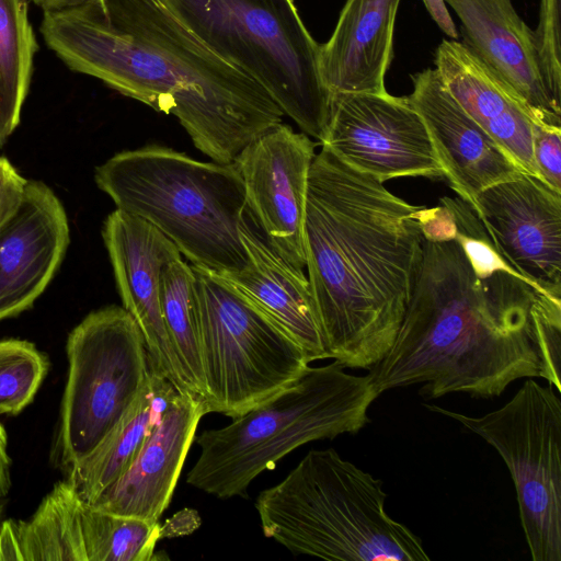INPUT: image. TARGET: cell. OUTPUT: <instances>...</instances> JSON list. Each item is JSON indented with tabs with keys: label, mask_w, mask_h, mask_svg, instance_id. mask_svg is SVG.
Listing matches in <instances>:
<instances>
[{
	"label": "cell",
	"mask_w": 561,
	"mask_h": 561,
	"mask_svg": "<svg viewBox=\"0 0 561 561\" xmlns=\"http://www.w3.org/2000/svg\"><path fill=\"white\" fill-rule=\"evenodd\" d=\"M102 237L123 307L144 334L151 370L179 391L191 393L160 306L161 275L171 262L182 257L179 249L146 220L117 208L105 219Z\"/></svg>",
	"instance_id": "14"
},
{
	"label": "cell",
	"mask_w": 561,
	"mask_h": 561,
	"mask_svg": "<svg viewBox=\"0 0 561 561\" xmlns=\"http://www.w3.org/2000/svg\"><path fill=\"white\" fill-rule=\"evenodd\" d=\"M534 36L545 87L552 100L561 105L560 0H540L539 22Z\"/></svg>",
	"instance_id": "30"
},
{
	"label": "cell",
	"mask_w": 561,
	"mask_h": 561,
	"mask_svg": "<svg viewBox=\"0 0 561 561\" xmlns=\"http://www.w3.org/2000/svg\"><path fill=\"white\" fill-rule=\"evenodd\" d=\"M460 21L462 45L508 83L528 105L534 122L561 129V105L540 75L534 30L512 0H444Z\"/></svg>",
	"instance_id": "18"
},
{
	"label": "cell",
	"mask_w": 561,
	"mask_h": 561,
	"mask_svg": "<svg viewBox=\"0 0 561 561\" xmlns=\"http://www.w3.org/2000/svg\"><path fill=\"white\" fill-rule=\"evenodd\" d=\"M81 505L67 479L54 485L30 519L14 522L22 561H87Z\"/></svg>",
	"instance_id": "23"
},
{
	"label": "cell",
	"mask_w": 561,
	"mask_h": 561,
	"mask_svg": "<svg viewBox=\"0 0 561 561\" xmlns=\"http://www.w3.org/2000/svg\"><path fill=\"white\" fill-rule=\"evenodd\" d=\"M205 414L201 398L178 390L127 470L90 505L158 522L170 504Z\"/></svg>",
	"instance_id": "17"
},
{
	"label": "cell",
	"mask_w": 561,
	"mask_h": 561,
	"mask_svg": "<svg viewBox=\"0 0 561 561\" xmlns=\"http://www.w3.org/2000/svg\"><path fill=\"white\" fill-rule=\"evenodd\" d=\"M439 202L449 210L456 229L454 239L460 244L478 276L485 277L495 271L503 270L520 278L500 256L469 204L460 197L446 196Z\"/></svg>",
	"instance_id": "28"
},
{
	"label": "cell",
	"mask_w": 561,
	"mask_h": 561,
	"mask_svg": "<svg viewBox=\"0 0 561 561\" xmlns=\"http://www.w3.org/2000/svg\"><path fill=\"white\" fill-rule=\"evenodd\" d=\"M434 64L465 112L524 173L539 178L533 151L535 122L522 96L456 39H442Z\"/></svg>",
	"instance_id": "19"
},
{
	"label": "cell",
	"mask_w": 561,
	"mask_h": 561,
	"mask_svg": "<svg viewBox=\"0 0 561 561\" xmlns=\"http://www.w3.org/2000/svg\"><path fill=\"white\" fill-rule=\"evenodd\" d=\"M39 31L69 69L175 116L215 162H233L284 116L261 85L215 55L162 0H89L44 11Z\"/></svg>",
	"instance_id": "1"
},
{
	"label": "cell",
	"mask_w": 561,
	"mask_h": 561,
	"mask_svg": "<svg viewBox=\"0 0 561 561\" xmlns=\"http://www.w3.org/2000/svg\"><path fill=\"white\" fill-rule=\"evenodd\" d=\"M321 145L348 167L381 182L444 176L425 124L408 96L331 94Z\"/></svg>",
	"instance_id": "11"
},
{
	"label": "cell",
	"mask_w": 561,
	"mask_h": 561,
	"mask_svg": "<svg viewBox=\"0 0 561 561\" xmlns=\"http://www.w3.org/2000/svg\"><path fill=\"white\" fill-rule=\"evenodd\" d=\"M94 180L117 209L157 228L192 266L216 275L247 266L240 237L245 192L233 162L147 146L114 154L95 168Z\"/></svg>",
	"instance_id": "4"
},
{
	"label": "cell",
	"mask_w": 561,
	"mask_h": 561,
	"mask_svg": "<svg viewBox=\"0 0 561 561\" xmlns=\"http://www.w3.org/2000/svg\"><path fill=\"white\" fill-rule=\"evenodd\" d=\"M22 561L18 539L14 530V520L8 519L0 525V561Z\"/></svg>",
	"instance_id": "36"
},
{
	"label": "cell",
	"mask_w": 561,
	"mask_h": 561,
	"mask_svg": "<svg viewBox=\"0 0 561 561\" xmlns=\"http://www.w3.org/2000/svg\"><path fill=\"white\" fill-rule=\"evenodd\" d=\"M400 2L346 0L331 37L320 45V73L331 94L387 92Z\"/></svg>",
	"instance_id": "21"
},
{
	"label": "cell",
	"mask_w": 561,
	"mask_h": 561,
	"mask_svg": "<svg viewBox=\"0 0 561 561\" xmlns=\"http://www.w3.org/2000/svg\"><path fill=\"white\" fill-rule=\"evenodd\" d=\"M423 207L323 148L305 213L308 280L329 358L369 369L390 350L422 267Z\"/></svg>",
	"instance_id": "2"
},
{
	"label": "cell",
	"mask_w": 561,
	"mask_h": 561,
	"mask_svg": "<svg viewBox=\"0 0 561 561\" xmlns=\"http://www.w3.org/2000/svg\"><path fill=\"white\" fill-rule=\"evenodd\" d=\"M27 181L7 158L0 156V228L19 209Z\"/></svg>",
	"instance_id": "32"
},
{
	"label": "cell",
	"mask_w": 561,
	"mask_h": 561,
	"mask_svg": "<svg viewBox=\"0 0 561 561\" xmlns=\"http://www.w3.org/2000/svg\"><path fill=\"white\" fill-rule=\"evenodd\" d=\"M382 481L333 449H312L255 501L265 537L295 554L428 561L422 539L386 512Z\"/></svg>",
	"instance_id": "5"
},
{
	"label": "cell",
	"mask_w": 561,
	"mask_h": 561,
	"mask_svg": "<svg viewBox=\"0 0 561 561\" xmlns=\"http://www.w3.org/2000/svg\"><path fill=\"white\" fill-rule=\"evenodd\" d=\"M81 528L87 561H150L162 539L158 522L110 513L83 502Z\"/></svg>",
	"instance_id": "25"
},
{
	"label": "cell",
	"mask_w": 561,
	"mask_h": 561,
	"mask_svg": "<svg viewBox=\"0 0 561 561\" xmlns=\"http://www.w3.org/2000/svg\"><path fill=\"white\" fill-rule=\"evenodd\" d=\"M379 396L369 375H351L335 359L309 366L295 383L227 426L199 434L201 454L186 482L218 499L248 497L251 482L291 450L359 432Z\"/></svg>",
	"instance_id": "6"
},
{
	"label": "cell",
	"mask_w": 561,
	"mask_h": 561,
	"mask_svg": "<svg viewBox=\"0 0 561 561\" xmlns=\"http://www.w3.org/2000/svg\"><path fill=\"white\" fill-rule=\"evenodd\" d=\"M176 391L168 379L150 371L144 389L116 425L68 470V480L83 503H94L127 470Z\"/></svg>",
	"instance_id": "22"
},
{
	"label": "cell",
	"mask_w": 561,
	"mask_h": 561,
	"mask_svg": "<svg viewBox=\"0 0 561 561\" xmlns=\"http://www.w3.org/2000/svg\"><path fill=\"white\" fill-rule=\"evenodd\" d=\"M437 26L450 38L458 39V31L444 0H422Z\"/></svg>",
	"instance_id": "35"
},
{
	"label": "cell",
	"mask_w": 561,
	"mask_h": 561,
	"mask_svg": "<svg viewBox=\"0 0 561 561\" xmlns=\"http://www.w3.org/2000/svg\"><path fill=\"white\" fill-rule=\"evenodd\" d=\"M533 151L539 179L561 193V129L535 124Z\"/></svg>",
	"instance_id": "31"
},
{
	"label": "cell",
	"mask_w": 561,
	"mask_h": 561,
	"mask_svg": "<svg viewBox=\"0 0 561 561\" xmlns=\"http://www.w3.org/2000/svg\"><path fill=\"white\" fill-rule=\"evenodd\" d=\"M314 144L280 122L236 157L245 209L268 244L297 268L306 267L305 213Z\"/></svg>",
	"instance_id": "12"
},
{
	"label": "cell",
	"mask_w": 561,
	"mask_h": 561,
	"mask_svg": "<svg viewBox=\"0 0 561 561\" xmlns=\"http://www.w3.org/2000/svg\"><path fill=\"white\" fill-rule=\"evenodd\" d=\"M10 480V457L8 454V437L3 425L0 423V503L9 494Z\"/></svg>",
	"instance_id": "37"
},
{
	"label": "cell",
	"mask_w": 561,
	"mask_h": 561,
	"mask_svg": "<svg viewBox=\"0 0 561 561\" xmlns=\"http://www.w3.org/2000/svg\"><path fill=\"white\" fill-rule=\"evenodd\" d=\"M2 515V503H0V517Z\"/></svg>",
	"instance_id": "39"
},
{
	"label": "cell",
	"mask_w": 561,
	"mask_h": 561,
	"mask_svg": "<svg viewBox=\"0 0 561 561\" xmlns=\"http://www.w3.org/2000/svg\"><path fill=\"white\" fill-rule=\"evenodd\" d=\"M70 242L65 208L41 181H27L15 214L0 228V321L28 309L58 270Z\"/></svg>",
	"instance_id": "15"
},
{
	"label": "cell",
	"mask_w": 561,
	"mask_h": 561,
	"mask_svg": "<svg viewBox=\"0 0 561 561\" xmlns=\"http://www.w3.org/2000/svg\"><path fill=\"white\" fill-rule=\"evenodd\" d=\"M199 525L198 514L193 510H183L161 526V538L191 534Z\"/></svg>",
	"instance_id": "33"
},
{
	"label": "cell",
	"mask_w": 561,
	"mask_h": 561,
	"mask_svg": "<svg viewBox=\"0 0 561 561\" xmlns=\"http://www.w3.org/2000/svg\"><path fill=\"white\" fill-rule=\"evenodd\" d=\"M194 268L206 412L236 419L295 383L309 367L301 346L222 277Z\"/></svg>",
	"instance_id": "8"
},
{
	"label": "cell",
	"mask_w": 561,
	"mask_h": 561,
	"mask_svg": "<svg viewBox=\"0 0 561 561\" xmlns=\"http://www.w3.org/2000/svg\"><path fill=\"white\" fill-rule=\"evenodd\" d=\"M412 82L409 101L425 124L444 176L472 209L486 187L523 172L451 96L436 69L414 73Z\"/></svg>",
	"instance_id": "16"
},
{
	"label": "cell",
	"mask_w": 561,
	"mask_h": 561,
	"mask_svg": "<svg viewBox=\"0 0 561 561\" xmlns=\"http://www.w3.org/2000/svg\"><path fill=\"white\" fill-rule=\"evenodd\" d=\"M44 11L60 10L84 3L89 0H32Z\"/></svg>",
	"instance_id": "38"
},
{
	"label": "cell",
	"mask_w": 561,
	"mask_h": 561,
	"mask_svg": "<svg viewBox=\"0 0 561 561\" xmlns=\"http://www.w3.org/2000/svg\"><path fill=\"white\" fill-rule=\"evenodd\" d=\"M160 306L170 343L188 390L204 402L196 275L192 265L182 257L171 262L161 275Z\"/></svg>",
	"instance_id": "24"
},
{
	"label": "cell",
	"mask_w": 561,
	"mask_h": 561,
	"mask_svg": "<svg viewBox=\"0 0 561 561\" xmlns=\"http://www.w3.org/2000/svg\"><path fill=\"white\" fill-rule=\"evenodd\" d=\"M21 112L11 103L0 80V149L18 127Z\"/></svg>",
	"instance_id": "34"
},
{
	"label": "cell",
	"mask_w": 561,
	"mask_h": 561,
	"mask_svg": "<svg viewBox=\"0 0 561 561\" xmlns=\"http://www.w3.org/2000/svg\"><path fill=\"white\" fill-rule=\"evenodd\" d=\"M240 237L247 266L218 275L240 290L304 350L310 362L329 358L308 277L276 252L244 209Z\"/></svg>",
	"instance_id": "20"
},
{
	"label": "cell",
	"mask_w": 561,
	"mask_h": 561,
	"mask_svg": "<svg viewBox=\"0 0 561 561\" xmlns=\"http://www.w3.org/2000/svg\"><path fill=\"white\" fill-rule=\"evenodd\" d=\"M68 377L59 450L69 470L91 454L137 399L150 376L144 334L115 305L89 313L67 340Z\"/></svg>",
	"instance_id": "9"
},
{
	"label": "cell",
	"mask_w": 561,
	"mask_h": 561,
	"mask_svg": "<svg viewBox=\"0 0 561 561\" xmlns=\"http://www.w3.org/2000/svg\"><path fill=\"white\" fill-rule=\"evenodd\" d=\"M473 210L505 263L538 293L561 299V193L522 172L482 191Z\"/></svg>",
	"instance_id": "13"
},
{
	"label": "cell",
	"mask_w": 561,
	"mask_h": 561,
	"mask_svg": "<svg viewBox=\"0 0 561 561\" xmlns=\"http://www.w3.org/2000/svg\"><path fill=\"white\" fill-rule=\"evenodd\" d=\"M48 362L34 344L0 341V414H16L28 405L41 386Z\"/></svg>",
	"instance_id": "27"
},
{
	"label": "cell",
	"mask_w": 561,
	"mask_h": 561,
	"mask_svg": "<svg viewBox=\"0 0 561 561\" xmlns=\"http://www.w3.org/2000/svg\"><path fill=\"white\" fill-rule=\"evenodd\" d=\"M220 59L261 85L321 144L331 92L320 73V45L294 0H162Z\"/></svg>",
	"instance_id": "7"
},
{
	"label": "cell",
	"mask_w": 561,
	"mask_h": 561,
	"mask_svg": "<svg viewBox=\"0 0 561 561\" xmlns=\"http://www.w3.org/2000/svg\"><path fill=\"white\" fill-rule=\"evenodd\" d=\"M529 284L499 270L480 277L455 239L424 238L419 279L397 336L369 377L383 391L421 383L433 400L453 392L501 396L540 377Z\"/></svg>",
	"instance_id": "3"
},
{
	"label": "cell",
	"mask_w": 561,
	"mask_h": 561,
	"mask_svg": "<svg viewBox=\"0 0 561 561\" xmlns=\"http://www.w3.org/2000/svg\"><path fill=\"white\" fill-rule=\"evenodd\" d=\"M37 50L28 20V0H0V80L20 112L28 93Z\"/></svg>",
	"instance_id": "26"
},
{
	"label": "cell",
	"mask_w": 561,
	"mask_h": 561,
	"mask_svg": "<svg viewBox=\"0 0 561 561\" xmlns=\"http://www.w3.org/2000/svg\"><path fill=\"white\" fill-rule=\"evenodd\" d=\"M493 447L511 472L519 518L534 561H561V399L552 386L527 378L501 408L481 416L436 404Z\"/></svg>",
	"instance_id": "10"
},
{
	"label": "cell",
	"mask_w": 561,
	"mask_h": 561,
	"mask_svg": "<svg viewBox=\"0 0 561 561\" xmlns=\"http://www.w3.org/2000/svg\"><path fill=\"white\" fill-rule=\"evenodd\" d=\"M540 378L561 391V299L537 293L531 306Z\"/></svg>",
	"instance_id": "29"
}]
</instances>
